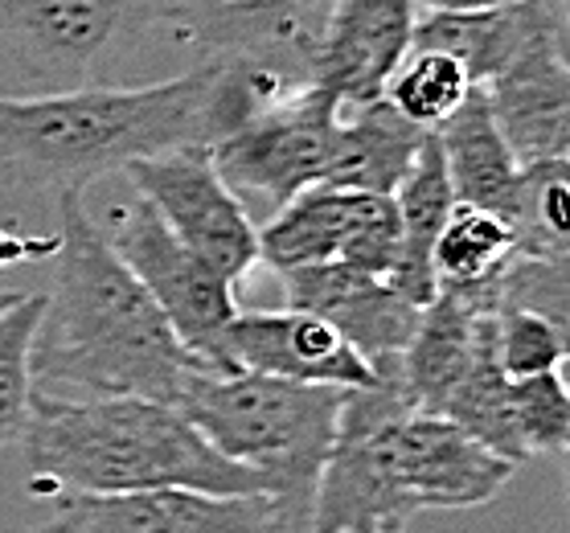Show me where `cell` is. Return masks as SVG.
I'll return each mask as SVG.
<instances>
[{"label":"cell","instance_id":"1","mask_svg":"<svg viewBox=\"0 0 570 533\" xmlns=\"http://www.w3.org/2000/svg\"><path fill=\"white\" fill-rule=\"evenodd\" d=\"M304 82L234 58H206L177 79L144 87H66L0 95V177L26 189H82L131 160L214 148L255 111Z\"/></svg>","mask_w":570,"mask_h":533},{"label":"cell","instance_id":"2","mask_svg":"<svg viewBox=\"0 0 570 533\" xmlns=\"http://www.w3.org/2000/svg\"><path fill=\"white\" fill-rule=\"evenodd\" d=\"M53 197V292L41 304L29 349L33 391L78 398L128 394L177 406L189 374L206 362L185 349L169 316L107 247L91 209L82 206V189Z\"/></svg>","mask_w":570,"mask_h":533},{"label":"cell","instance_id":"3","mask_svg":"<svg viewBox=\"0 0 570 533\" xmlns=\"http://www.w3.org/2000/svg\"><path fill=\"white\" fill-rule=\"evenodd\" d=\"M21 443L33 496H107L144 488L267 493L259 472L214 452L177 406L153 398L33 391Z\"/></svg>","mask_w":570,"mask_h":533},{"label":"cell","instance_id":"4","mask_svg":"<svg viewBox=\"0 0 570 533\" xmlns=\"http://www.w3.org/2000/svg\"><path fill=\"white\" fill-rule=\"evenodd\" d=\"M345 391L304 386L250 369H194L177 411L214 452L259 472L267 493L287 509L296 533L308 530L312 496L333 452Z\"/></svg>","mask_w":570,"mask_h":533},{"label":"cell","instance_id":"5","mask_svg":"<svg viewBox=\"0 0 570 533\" xmlns=\"http://www.w3.org/2000/svg\"><path fill=\"white\" fill-rule=\"evenodd\" d=\"M341 107L345 103L333 91L304 82L209 148L214 169L243 201L255 226L272 218L299 189L328 177Z\"/></svg>","mask_w":570,"mask_h":533},{"label":"cell","instance_id":"6","mask_svg":"<svg viewBox=\"0 0 570 533\" xmlns=\"http://www.w3.org/2000/svg\"><path fill=\"white\" fill-rule=\"evenodd\" d=\"M165 0H0V50L46 91L87 87L160 26Z\"/></svg>","mask_w":570,"mask_h":533},{"label":"cell","instance_id":"7","mask_svg":"<svg viewBox=\"0 0 570 533\" xmlns=\"http://www.w3.org/2000/svg\"><path fill=\"white\" fill-rule=\"evenodd\" d=\"M107 247L116 250L140 287L156 299V308L169 316L173 333L189 353L206 365H222V333L238 316L234 284H226L214 267L197 259L181 238L173 235L148 197L131 189L124 201L107 206V226H99Z\"/></svg>","mask_w":570,"mask_h":533},{"label":"cell","instance_id":"8","mask_svg":"<svg viewBox=\"0 0 570 533\" xmlns=\"http://www.w3.org/2000/svg\"><path fill=\"white\" fill-rule=\"evenodd\" d=\"M128 185L153 201L173 235L214 267L226 284H243L259 267V226L214 169L209 148H177L165 157L131 160Z\"/></svg>","mask_w":570,"mask_h":533},{"label":"cell","instance_id":"9","mask_svg":"<svg viewBox=\"0 0 570 533\" xmlns=\"http://www.w3.org/2000/svg\"><path fill=\"white\" fill-rule=\"evenodd\" d=\"M53 501V517L29 533H296L287 509L267 493L222 496L197 488H144Z\"/></svg>","mask_w":570,"mask_h":533},{"label":"cell","instance_id":"10","mask_svg":"<svg viewBox=\"0 0 570 533\" xmlns=\"http://www.w3.org/2000/svg\"><path fill=\"white\" fill-rule=\"evenodd\" d=\"M324 0H165L160 29L194 41L206 58H234L312 82Z\"/></svg>","mask_w":570,"mask_h":533},{"label":"cell","instance_id":"11","mask_svg":"<svg viewBox=\"0 0 570 533\" xmlns=\"http://www.w3.org/2000/svg\"><path fill=\"white\" fill-rule=\"evenodd\" d=\"M279 287H284V308L328 320L362 353L377 382H399V362L419 325V304H411L390 279L333 259L279 275Z\"/></svg>","mask_w":570,"mask_h":533},{"label":"cell","instance_id":"12","mask_svg":"<svg viewBox=\"0 0 570 533\" xmlns=\"http://www.w3.org/2000/svg\"><path fill=\"white\" fill-rule=\"evenodd\" d=\"M222 365L304 386H337V391L377 386V374L365 365L362 353L328 320L299 308L238 313L222 333Z\"/></svg>","mask_w":570,"mask_h":533},{"label":"cell","instance_id":"13","mask_svg":"<svg viewBox=\"0 0 570 533\" xmlns=\"http://www.w3.org/2000/svg\"><path fill=\"white\" fill-rule=\"evenodd\" d=\"M497 128L505 131L518 165L562 160L570 144V13L567 0L550 26L484 82Z\"/></svg>","mask_w":570,"mask_h":533},{"label":"cell","instance_id":"14","mask_svg":"<svg viewBox=\"0 0 570 533\" xmlns=\"http://www.w3.org/2000/svg\"><path fill=\"white\" fill-rule=\"evenodd\" d=\"M415 0H324L312 82L345 107L382 99L390 75L415 46Z\"/></svg>","mask_w":570,"mask_h":533},{"label":"cell","instance_id":"15","mask_svg":"<svg viewBox=\"0 0 570 533\" xmlns=\"http://www.w3.org/2000/svg\"><path fill=\"white\" fill-rule=\"evenodd\" d=\"M428 128L402 116L390 99H370L357 107H341L337 148L321 185H337L350 194L394 197L402 177L411 172Z\"/></svg>","mask_w":570,"mask_h":533},{"label":"cell","instance_id":"16","mask_svg":"<svg viewBox=\"0 0 570 533\" xmlns=\"http://www.w3.org/2000/svg\"><path fill=\"white\" fill-rule=\"evenodd\" d=\"M435 131L443 152V169L452 181V194L460 206L493 209L509 221V206L518 194L521 165L509 148L505 131L497 128V116L489 107L484 87L468 95L464 107L452 119H443Z\"/></svg>","mask_w":570,"mask_h":533},{"label":"cell","instance_id":"17","mask_svg":"<svg viewBox=\"0 0 570 533\" xmlns=\"http://www.w3.org/2000/svg\"><path fill=\"white\" fill-rule=\"evenodd\" d=\"M558 9L562 0H521L484 13H419L415 46L452 53L472 82L484 87L554 21Z\"/></svg>","mask_w":570,"mask_h":533},{"label":"cell","instance_id":"18","mask_svg":"<svg viewBox=\"0 0 570 533\" xmlns=\"http://www.w3.org/2000/svg\"><path fill=\"white\" fill-rule=\"evenodd\" d=\"M394 209H399L402 226V255L399 267L390 272V284L399 287L411 304L423 308L440 292L431 255H435V238H440V230L448 226L455 209V194L452 181H448V169H443V152L435 131H428V140L419 148L411 172L394 189Z\"/></svg>","mask_w":570,"mask_h":533},{"label":"cell","instance_id":"19","mask_svg":"<svg viewBox=\"0 0 570 533\" xmlns=\"http://www.w3.org/2000/svg\"><path fill=\"white\" fill-rule=\"evenodd\" d=\"M353 194L337 185H308L259 221V267L275 275L333 263L345 243Z\"/></svg>","mask_w":570,"mask_h":533},{"label":"cell","instance_id":"20","mask_svg":"<svg viewBox=\"0 0 570 533\" xmlns=\"http://www.w3.org/2000/svg\"><path fill=\"white\" fill-rule=\"evenodd\" d=\"M518 255V230L501 214L455 201L452 218L435 238V284L440 287H480L497 284L505 263Z\"/></svg>","mask_w":570,"mask_h":533},{"label":"cell","instance_id":"21","mask_svg":"<svg viewBox=\"0 0 570 533\" xmlns=\"http://www.w3.org/2000/svg\"><path fill=\"white\" fill-rule=\"evenodd\" d=\"M440 415L452 418L455 427H464L472 440H480L489 452H497L518 468L530 460L521 452L513 411H509V374L497 362V328L493 337L484 340V349L476 353V362L468 365V374L460 377V386L448 394Z\"/></svg>","mask_w":570,"mask_h":533},{"label":"cell","instance_id":"22","mask_svg":"<svg viewBox=\"0 0 570 533\" xmlns=\"http://www.w3.org/2000/svg\"><path fill=\"white\" fill-rule=\"evenodd\" d=\"M472 91H476V82H472V75L455 62L452 53L411 46V53L390 75L382 99H390L411 124L431 131L440 128L443 119H452Z\"/></svg>","mask_w":570,"mask_h":533},{"label":"cell","instance_id":"23","mask_svg":"<svg viewBox=\"0 0 570 533\" xmlns=\"http://www.w3.org/2000/svg\"><path fill=\"white\" fill-rule=\"evenodd\" d=\"M497 299L542 316L570 357V243L550 250H518L497 275Z\"/></svg>","mask_w":570,"mask_h":533},{"label":"cell","instance_id":"24","mask_svg":"<svg viewBox=\"0 0 570 533\" xmlns=\"http://www.w3.org/2000/svg\"><path fill=\"white\" fill-rule=\"evenodd\" d=\"M509 226L518 230V250H550L570 243V165L538 160L521 165L518 194L509 206Z\"/></svg>","mask_w":570,"mask_h":533},{"label":"cell","instance_id":"25","mask_svg":"<svg viewBox=\"0 0 570 533\" xmlns=\"http://www.w3.org/2000/svg\"><path fill=\"white\" fill-rule=\"evenodd\" d=\"M46 296L26 292V296L0 308V447L21 440L29 423V403H33V374H29V349L41 320Z\"/></svg>","mask_w":570,"mask_h":533},{"label":"cell","instance_id":"26","mask_svg":"<svg viewBox=\"0 0 570 533\" xmlns=\"http://www.w3.org/2000/svg\"><path fill=\"white\" fill-rule=\"evenodd\" d=\"M509 411L525 455H558L570 443V382L558 369L509 377Z\"/></svg>","mask_w":570,"mask_h":533},{"label":"cell","instance_id":"27","mask_svg":"<svg viewBox=\"0 0 570 533\" xmlns=\"http://www.w3.org/2000/svg\"><path fill=\"white\" fill-rule=\"evenodd\" d=\"M402 255V226L394 197L353 194L350 226H345V243H341V263H350L357 272L390 279Z\"/></svg>","mask_w":570,"mask_h":533},{"label":"cell","instance_id":"28","mask_svg":"<svg viewBox=\"0 0 570 533\" xmlns=\"http://www.w3.org/2000/svg\"><path fill=\"white\" fill-rule=\"evenodd\" d=\"M497 362L509 377H530L558 369L567 362V349L542 316L525 313V308H509L497 299Z\"/></svg>","mask_w":570,"mask_h":533},{"label":"cell","instance_id":"29","mask_svg":"<svg viewBox=\"0 0 570 533\" xmlns=\"http://www.w3.org/2000/svg\"><path fill=\"white\" fill-rule=\"evenodd\" d=\"M419 13H484V9H505L521 0H415Z\"/></svg>","mask_w":570,"mask_h":533},{"label":"cell","instance_id":"30","mask_svg":"<svg viewBox=\"0 0 570 533\" xmlns=\"http://www.w3.org/2000/svg\"><path fill=\"white\" fill-rule=\"evenodd\" d=\"M21 250H29L21 238H13V235H4V230H0V267H9V263L21 255Z\"/></svg>","mask_w":570,"mask_h":533},{"label":"cell","instance_id":"31","mask_svg":"<svg viewBox=\"0 0 570 533\" xmlns=\"http://www.w3.org/2000/svg\"><path fill=\"white\" fill-rule=\"evenodd\" d=\"M562 374H567V382H570V357L562 362ZM558 460H562V488H567V509H570V443L558 452Z\"/></svg>","mask_w":570,"mask_h":533},{"label":"cell","instance_id":"32","mask_svg":"<svg viewBox=\"0 0 570 533\" xmlns=\"http://www.w3.org/2000/svg\"><path fill=\"white\" fill-rule=\"evenodd\" d=\"M21 296H26V292H17V287H0V308H9V304H17Z\"/></svg>","mask_w":570,"mask_h":533},{"label":"cell","instance_id":"33","mask_svg":"<svg viewBox=\"0 0 570 533\" xmlns=\"http://www.w3.org/2000/svg\"><path fill=\"white\" fill-rule=\"evenodd\" d=\"M382 533H406V525H386Z\"/></svg>","mask_w":570,"mask_h":533},{"label":"cell","instance_id":"34","mask_svg":"<svg viewBox=\"0 0 570 533\" xmlns=\"http://www.w3.org/2000/svg\"><path fill=\"white\" fill-rule=\"evenodd\" d=\"M562 160H567V165H570V144H567V157H562Z\"/></svg>","mask_w":570,"mask_h":533},{"label":"cell","instance_id":"35","mask_svg":"<svg viewBox=\"0 0 570 533\" xmlns=\"http://www.w3.org/2000/svg\"><path fill=\"white\" fill-rule=\"evenodd\" d=\"M567 13H570V0H567Z\"/></svg>","mask_w":570,"mask_h":533}]
</instances>
